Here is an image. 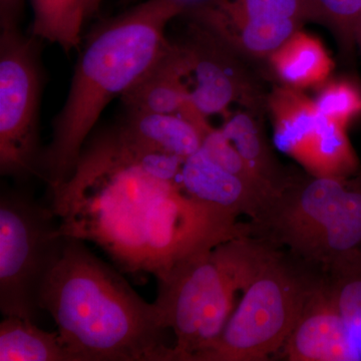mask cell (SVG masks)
<instances>
[{"label":"cell","mask_w":361,"mask_h":361,"mask_svg":"<svg viewBox=\"0 0 361 361\" xmlns=\"http://www.w3.org/2000/svg\"><path fill=\"white\" fill-rule=\"evenodd\" d=\"M118 130L142 146L183 160L200 149L205 135L194 123L178 114L130 111Z\"/></svg>","instance_id":"cell-16"},{"label":"cell","mask_w":361,"mask_h":361,"mask_svg":"<svg viewBox=\"0 0 361 361\" xmlns=\"http://www.w3.org/2000/svg\"><path fill=\"white\" fill-rule=\"evenodd\" d=\"M346 129L322 116L314 137L301 161L308 174L316 177H349L360 173V160Z\"/></svg>","instance_id":"cell-19"},{"label":"cell","mask_w":361,"mask_h":361,"mask_svg":"<svg viewBox=\"0 0 361 361\" xmlns=\"http://www.w3.org/2000/svg\"><path fill=\"white\" fill-rule=\"evenodd\" d=\"M355 35L356 47H357L358 51L361 54V11L360 16H358L357 23H356Z\"/></svg>","instance_id":"cell-27"},{"label":"cell","mask_w":361,"mask_h":361,"mask_svg":"<svg viewBox=\"0 0 361 361\" xmlns=\"http://www.w3.org/2000/svg\"><path fill=\"white\" fill-rule=\"evenodd\" d=\"M102 2H103V0H82L85 20L90 18V16H94V14L99 11Z\"/></svg>","instance_id":"cell-26"},{"label":"cell","mask_w":361,"mask_h":361,"mask_svg":"<svg viewBox=\"0 0 361 361\" xmlns=\"http://www.w3.org/2000/svg\"><path fill=\"white\" fill-rule=\"evenodd\" d=\"M259 228L271 244L323 272L360 260L361 173L296 174L266 208Z\"/></svg>","instance_id":"cell-5"},{"label":"cell","mask_w":361,"mask_h":361,"mask_svg":"<svg viewBox=\"0 0 361 361\" xmlns=\"http://www.w3.org/2000/svg\"><path fill=\"white\" fill-rule=\"evenodd\" d=\"M32 35L70 54L82 42L85 20L82 0H32Z\"/></svg>","instance_id":"cell-20"},{"label":"cell","mask_w":361,"mask_h":361,"mask_svg":"<svg viewBox=\"0 0 361 361\" xmlns=\"http://www.w3.org/2000/svg\"><path fill=\"white\" fill-rule=\"evenodd\" d=\"M23 0H0L1 30L18 28Z\"/></svg>","instance_id":"cell-25"},{"label":"cell","mask_w":361,"mask_h":361,"mask_svg":"<svg viewBox=\"0 0 361 361\" xmlns=\"http://www.w3.org/2000/svg\"><path fill=\"white\" fill-rule=\"evenodd\" d=\"M277 355L291 361L358 360L325 272Z\"/></svg>","instance_id":"cell-11"},{"label":"cell","mask_w":361,"mask_h":361,"mask_svg":"<svg viewBox=\"0 0 361 361\" xmlns=\"http://www.w3.org/2000/svg\"><path fill=\"white\" fill-rule=\"evenodd\" d=\"M310 20L329 26L345 54L355 51V26L361 11V0H305Z\"/></svg>","instance_id":"cell-23"},{"label":"cell","mask_w":361,"mask_h":361,"mask_svg":"<svg viewBox=\"0 0 361 361\" xmlns=\"http://www.w3.org/2000/svg\"><path fill=\"white\" fill-rule=\"evenodd\" d=\"M313 99L320 115L345 128L361 115V87L349 78L326 80Z\"/></svg>","instance_id":"cell-22"},{"label":"cell","mask_w":361,"mask_h":361,"mask_svg":"<svg viewBox=\"0 0 361 361\" xmlns=\"http://www.w3.org/2000/svg\"><path fill=\"white\" fill-rule=\"evenodd\" d=\"M330 291L361 360V259L327 272Z\"/></svg>","instance_id":"cell-21"},{"label":"cell","mask_w":361,"mask_h":361,"mask_svg":"<svg viewBox=\"0 0 361 361\" xmlns=\"http://www.w3.org/2000/svg\"><path fill=\"white\" fill-rule=\"evenodd\" d=\"M180 186L190 196L237 216L257 219L275 193L228 172L200 148L183 163Z\"/></svg>","instance_id":"cell-12"},{"label":"cell","mask_w":361,"mask_h":361,"mask_svg":"<svg viewBox=\"0 0 361 361\" xmlns=\"http://www.w3.org/2000/svg\"><path fill=\"white\" fill-rule=\"evenodd\" d=\"M180 45L188 63L190 101L202 115L228 114L234 103L257 106V92L250 89L231 58L234 51L205 26L195 23Z\"/></svg>","instance_id":"cell-10"},{"label":"cell","mask_w":361,"mask_h":361,"mask_svg":"<svg viewBox=\"0 0 361 361\" xmlns=\"http://www.w3.org/2000/svg\"><path fill=\"white\" fill-rule=\"evenodd\" d=\"M269 66L281 85L303 90L329 80L334 63L322 40L297 30L268 56Z\"/></svg>","instance_id":"cell-15"},{"label":"cell","mask_w":361,"mask_h":361,"mask_svg":"<svg viewBox=\"0 0 361 361\" xmlns=\"http://www.w3.org/2000/svg\"><path fill=\"white\" fill-rule=\"evenodd\" d=\"M323 275L274 247L241 292L219 338L196 361L276 357Z\"/></svg>","instance_id":"cell-6"},{"label":"cell","mask_w":361,"mask_h":361,"mask_svg":"<svg viewBox=\"0 0 361 361\" xmlns=\"http://www.w3.org/2000/svg\"><path fill=\"white\" fill-rule=\"evenodd\" d=\"M51 193L63 236L94 243L123 272L157 280L188 258L252 234L236 214L149 174L116 130L84 148L70 179Z\"/></svg>","instance_id":"cell-1"},{"label":"cell","mask_w":361,"mask_h":361,"mask_svg":"<svg viewBox=\"0 0 361 361\" xmlns=\"http://www.w3.org/2000/svg\"><path fill=\"white\" fill-rule=\"evenodd\" d=\"M220 130L259 179L275 191L283 189L293 174L285 172L278 164L251 111L228 114Z\"/></svg>","instance_id":"cell-17"},{"label":"cell","mask_w":361,"mask_h":361,"mask_svg":"<svg viewBox=\"0 0 361 361\" xmlns=\"http://www.w3.org/2000/svg\"><path fill=\"white\" fill-rule=\"evenodd\" d=\"M126 2H129L130 0H125Z\"/></svg>","instance_id":"cell-28"},{"label":"cell","mask_w":361,"mask_h":361,"mask_svg":"<svg viewBox=\"0 0 361 361\" xmlns=\"http://www.w3.org/2000/svg\"><path fill=\"white\" fill-rule=\"evenodd\" d=\"M186 13L182 0H148L92 32L77 65L42 156V177L54 191L70 179L85 142L106 106L122 97L167 49L169 23Z\"/></svg>","instance_id":"cell-3"},{"label":"cell","mask_w":361,"mask_h":361,"mask_svg":"<svg viewBox=\"0 0 361 361\" xmlns=\"http://www.w3.org/2000/svg\"><path fill=\"white\" fill-rule=\"evenodd\" d=\"M63 236L51 207L26 192L0 195V311L37 320L40 288L58 257Z\"/></svg>","instance_id":"cell-7"},{"label":"cell","mask_w":361,"mask_h":361,"mask_svg":"<svg viewBox=\"0 0 361 361\" xmlns=\"http://www.w3.org/2000/svg\"><path fill=\"white\" fill-rule=\"evenodd\" d=\"M188 63L182 45L170 42L163 56L122 99L129 111L178 114L196 122L201 113L190 101Z\"/></svg>","instance_id":"cell-13"},{"label":"cell","mask_w":361,"mask_h":361,"mask_svg":"<svg viewBox=\"0 0 361 361\" xmlns=\"http://www.w3.org/2000/svg\"><path fill=\"white\" fill-rule=\"evenodd\" d=\"M236 54L267 59L305 21V0H209L189 11Z\"/></svg>","instance_id":"cell-9"},{"label":"cell","mask_w":361,"mask_h":361,"mask_svg":"<svg viewBox=\"0 0 361 361\" xmlns=\"http://www.w3.org/2000/svg\"><path fill=\"white\" fill-rule=\"evenodd\" d=\"M201 149L205 152L206 155L211 160L215 161L228 172L255 183L272 193H278L277 191L271 189L265 183L259 179L255 173L247 165L246 161L240 155L236 148L233 146L232 142L223 134L220 128L219 129L212 128L204 135Z\"/></svg>","instance_id":"cell-24"},{"label":"cell","mask_w":361,"mask_h":361,"mask_svg":"<svg viewBox=\"0 0 361 361\" xmlns=\"http://www.w3.org/2000/svg\"><path fill=\"white\" fill-rule=\"evenodd\" d=\"M274 248L244 235L188 258L158 282L161 324L174 334L176 361H196L219 338L237 294Z\"/></svg>","instance_id":"cell-4"},{"label":"cell","mask_w":361,"mask_h":361,"mask_svg":"<svg viewBox=\"0 0 361 361\" xmlns=\"http://www.w3.org/2000/svg\"><path fill=\"white\" fill-rule=\"evenodd\" d=\"M0 361H75L59 331L32 320L4 316L0 323Z\"/></svg>","instance_id":"cell-18"},{"label":"cell","mask_w":361,"mask_h":361,"mask_svg":"<svg viewBox=\"0 0 361 361\" xmlns=\"http://www.w3.org/2000/svg\"><path fill=\"white\" fill-rule=\"evenodd\" d=\"M40 71L35 37L18 28L0 35V172L16 179L42 175Z\"/></svg>","instance_id":"cell-8"},{"label":"cell","mask_w":361,"mask_h":361,"mask_svg":"<svg viewBox=\"0 0 361 361\" xmlns=\"http://www.w3.org/2000/svg\"><path fill=\"white\" fill-rule=\"evenodd\" d=\"M39 304L75 361H176L156 303L142 298L82 240L63 236Z\"/></svg>","instance_id":"cell-2"},{"label":"cell","mask_w":361,"mask_h":361,"mask_svg":"<svg viewBox=\"0 0 361 361\" xmlns=\"http://www.w3.org/2000/svg\"><path fill=\"white\" fill-rule=\"evenodd\" d=\"M266 103L274 128L275 145L301 164L322 120L314 99L302 90L281 85L271 90Z\"/></svg>","instance_id":"cell-14"}]
</instances>
